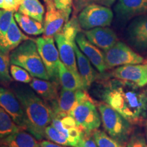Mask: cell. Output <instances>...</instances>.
<instances>
[{"instance_id": "cell-1", "label": "cell", "mask_w": 147, "mask_h": 147, "mask_svg": "<svg viewBox=\"0 0 147 147\" xmlns=\"http://www.w3.org/2000/svg\"><path fill=\"white\" fill-rule=\"evenodd\" d=\"M103 102L117 110L129 122L142 124L147 119V96L135 84L114 78L101 82Z\"/></svg>"}, {"instance_id": "cell-2", "label": "cell", "mask_w": 147, "mask_h": 147, "mask_svg": "<svg viewBox=\"0 0 147 147\" xmlns=\"http://www.w3.org/2000/svg\"><path fill=\"white\" fill-rule=\"evenodd\" d=\"M11 90L23 107L26 118L27 131L38 140L45 138V129L51 124L54 116L52 108L26 84L13 83L11 84Z\"/></svg>"}, {"instance_id": "cell-3", "label": "cell", "mask_w": 147, "mask_h": 147, "mask_svg": "<svg viewBox=\"0 0 147 147\" xmlns=\"http://www.w3.org/2000/svg\"><path fill=\"white\" fill-rule=\"evenodd\" d=\"M10 64L18 65L28 71L34 78L51 80L38 51L36 40L23 42L10 53Z\"/></svg>"}, {"instance_id": "cell-4", "label": "cell", "mask_w": 147, "mask_h": 147, "mask_svg": "<svg viewBox=\"0 0 147 147\" xmlns=\"http://www.w3.org/2000/svg\"><path fill=\"white\" fill-rule=\"evenodd\" d=\"M80 29L78 18L74 15L65 23L62 30L55 35L54 38L62 63L77 78L82 80L78 72L74 49L76 38L77 34L80 32Z\"/></svg>"}, {"instance_id": "cell-5", "label": "cell", "mask_w": 147, "mask_h": 147, "mask_svg": "<svg viewBox=\"0 0 147 147\" xmlns=\"http://www.w3.org/2000/svg\"><path fill=\"white\" fill-rule=\"evenodd\" d=\"M70 115L74 119L77 125L89 134L98 129L102 122L96 102L86 90L76 91V103Z\"/></svg>"}, {"instance_id": "cell-6", "label": "cell", "mask_w": 147, "mask_h": 147, "mask_svg": "<svg viewBox=\"0 0 147 147\" xmlns=\"http://www.w3.org/2000/svg\"><path fill=\"white\" fill-rule=\"evenodd\" d=\"M97 106L103 127L108 135L125 144L133 131L132 124L106 103L97 102Z\"/></svg>"}, {"instance_id": "cell-7", "label": "cell", "mask_w": 147, "mask_h": 147, "mask_svg": "<svg viewBox=\"0 0 147 147\" xmlns=\"http://www.w3.org/2000/svg\"><path fill=\"white\" fill-rule=\"evenodd\" d=\"M113 12L108 7L92 4L82 9L79 13L78 20L80 26L84 30L111 25Z\"/></svg>"}, {"instance_id": "cell-8", "label": "cell", "mask_w": 147, "mask_h": 147, "mask_svg": "<svg viewBox=\"0 0 147 147\" xmlns=\"http://www.w3.org/2000/svg\"><path fill=\"white\" fill-rule=\"evenodd\" d=\"M38 51L51 80L59 81V53L52 37L41 36L36 40Z\"/></svg>"}, {"instance_id": "cell-9", "label": "cell", "mask_w": 147, "mask_h": 147, "mask_svg": "<svg viewBox=\"0 0 147 147\" xmlns=\"http://www.w3.org/2000/svg\"><path fill=\"white\" fill-rule=\"evenodd\" d=\"M106 68L144 62V58L122 42H117L109 50L104 52Z\"/></svg>"}, {"instance_id": "cell-10", "label": "cell", "mask_w": 147, "mask_h": 147, "mask_svg": "<svg viewBox=\"0 0 147 147\" xmlns=\"http://www.w3.org/2000/svg\"><path fill=\"white\" fill-rule=\"evenodd\" d=\"M0 107L12 117L17 125L26 130V118L21 102L11 89L0 86Z\"/></svg>"}, {"instance_id": "cell-11", "label": "cell", "mask_w": 147, "mask_h": 147, "mask_svg": "<svg viewBox=\"0 0 147 147\" xmlns=\"http://www.w3.org/2000/svg\"><path fill=\"white\" fill-rule=\"evenodd\" d=\"M111 76L142 88L147 84V63L119 66L112 71Z\"/></svg>"}, {"instance_id": "cell-12", "label": "cell", "mask_w": 147, "mask_h": 147, "mask_svg": "<svg viewBox=\"0 0 147 147\" xmlns=\"http://www.w3.org/2000/svg\"><path fill=\"white\" fill-rule=\"evenodd\" d=\"M70 15L55 7L53 1L47 3V12L45 14L44 36L54 38L63 28L65 23L69 20Z\"/></svg>"}, {"instance_id": "cell-13", "label": "cell", "mask_w": 147, "mask_h": 147, "mask_svg": "<svg viewBox=\"0 0 147 147\" xmlns=\"http://www.w3.org/2000/svg\"><path fill=\"white\" fill-rule=\"evenodd\" d=\"M128 41L138 51L147 49V14L136 18L127 31Z\"/></svg>"}, {"instance_id": "cell-14", "label": "cell", "mask_w": 147, "mask_h": 147, "mask_svg": "<svg viewBox=\"0 0 147 147\" xmlns=\"http://www.w3.org/2000/svg\"><path fill=\"white\" fill-rule=\"evenodd\" d=\"M76 42L80 51L89 59L91 63L100 73L104 72L107 69L104 53L89 42L84 34L80 32H79L76 38Z\"/></svg>"}, {"instance_id": "cell-15", "label": "cell", "mask_w": 147, "mask_h": 147, "mask_svg": "<svg viewBox=\"0 0 147 147\" xmlns=\"http://www.w3.org/2000/svg\"><path fill=\"white\" fill-rule=\"evenodd\" d=\"M84 34L89 42L104 52L111 49L118 42L117 34L108 27H95L86 30Z\"/></svg>"}, {"instance_id": "cell-16", "label": "cell", "mask_w": 147, "mask_h": 147, "mask_svg": "<svg viewBox=\"0 0 147 147\" xmlns=\"http://www.w3.org/2000/svg\"><path fill=\"white\" fill-rule=\"evenodd\" d=\"M115 11L117 17L123 21L145 15L147 14V0H118Z\"/></svg>"}, {"instance_id": "cell-17", "label": "cell", "mask_w": 147, "mask_h": 147, "mask_svg": "<svg viewBox=\"0 0 147 147\" xmlns=\"http://www.w3.org/2000/svg\"><path fill=\"white\" fill-rule=\"evenodd\" d=\"M76 91L61 89L58 98L49 104L52 108L53 117L61 118L67 115H70L71 110L76 105Z\"/></svg>"}, {"instance_id": "cell-18", "label": "cell", "mask_w": 147, "mask_h": 147, "mask_svg": "<svg viewBox=\"0 0 147 147\" xmlns=\"http://www.w3.org/2000/svg\"><path fill=\"white\" fill-rule=\"evenodd\" d=\"M29 39L30 38L24 34L19 29L14 18L6 34L0 40V51L5 54L10 55L21 43Z\"/></svg>"}, {"instance_id": "cell-19", "label": "cell", "mask_w": 147, "mask_h": 147, "mask_svg": "<svg viewBox=\"0 0 147 147\" xmlns=\"http://www.w3.org/2000/svg\"><path fill=\"white\" fill-rule=\"evenodd\" d=\"M59 85V82L38 78H33L32 81L29 83V86L33 90L48 104L58 98Z\"/></svg>"}, {"instance_id": "cell-20", "label": "cell", "mask_w": 147, "mask_h": 147, "mask_svg": "<svg viewBox=\"0 0 147 147\" xmlns=\"http://www.w3.org/2000/svg\"><path fill=\"white\" fill-rule=\"evenodd\" d=\"M74 49L75 52H76V62L79 74L81 77L84 88L86 90H87L89 89L91 84L96 80L98 75L94 68L92 67L91 61L89 60V59L79 49L76 42L74 45Z\"/></svg>"}, {"instance_id": "cell-21", "label": "cell", "mask_w": 147, "mask_h": 147, "mask_svg": "<svg viewBox=\"0 0 147 147\" xmlns=\"http://www.w3.org/2000/svg\"><path fill=\"white\" fill-rule=\"evenodd\" d=\"M2 142L7 147H40L38 140L23 129L3 138Z\"/></svg>"}, {"instance_id": "cell-22", "label": "cell", "mask_w": 147, "mask_h": 147, "mask_svg": "<svg viewBox=\"0 0 147 147\" xmlns=\"http://www.w3.org/2000/svg\"><path fill=\"white\" fill-rule=\"evenodd\" d=\"M59 81L62 89L71 91L86 90L82 80L77 78L71 71H69L61 61L59 66Z\"/></svg>"}, {"instance_id": "cell-23", "label": "cell", "mask_w": 147, "mask_h": 147, "mask_svg": "<svg viewBox=\"0 0 147 147\" xmlns=\"http://www.w3.org/2000/svg\"><path fill=\"white\" fill-rule=\"evenodd\" d=\"M14 16L18 25L25 34L31 36H39L45 32V27L41 22L17 12L14 14Z\"/></svg>"}, {"instance_id": "cell-24", "label": "cell", "mask_w": 147, "mask_h": 147, "mask_svg": "<svg viewBox=\"0 0 147 147\" xmlns=\"http://www.w3.org/2000/svg\"><path fill=\"white\" fill-rule=\"evenodd\" d=\"M18 12L42 23L45 15V8L39 0H23Z\"/></svg>"}, {"instance_id": "cell-25", "label": "cell", "mask_w": 147, "mask_h": 147, "mask_svg": "<svg viewBox=\"0 0 147 147\" xmlns=\"http://www.w3.org/2000/svg\"><path fill=\"white\" fill-rule=\"evenodd\" d=\"M12 117L0 107V139H3L21 129Z\"/></svg>"}, {"instance_id": "cell-26", "label": "cell", "mask_w": 147, "mask_h": 147, "mask_svg": "<svg viewBox=\"0 0 147 147\" xmlns=\"http://www.w3.org/2000/svg\"><path fill=\"white\" fill-rule=\"evenodd\" d=\"M92 136L98 147H126L125 144L113 139L102 130H95L92 133Z\"/></svg>"}, {"instance_id": "cell-27", "label": "cell", "mask_w": 147, "mask_h": 147, "mask_svg": "<svg viewBox=\"0 0 147 147\" xmlns=\"http://www.w3.org/2000/svg\"><path fill=\"white\" fill-rule=\"evenodd\" d=\"M10 55L5 54L0 51V82L8 84L12 82L10 75Z\"/></svg>"}, {"instance_id": "cell-28", "label": "cell", "mask_w": 147, "mask_h": 147, "mask_svg": "<svg viewBox=\"0 0 147 147\" xmlns=\"http://www.w3.org/2000/svg\"><path fill=\"white\" fill-rule=\"evenodd\" d=\"M45 137L48 140L62 145L64 146H69L68 140L65 136L63 135L53 125L50 124L46 128Z\"/></svg>"}, {"instance_id": "cell-29", "label": "cell", "mask_w": 147, "mask_h": 147, "mask_svg": "<svg viewBox=\"0 0 147 147\" xmlns=\"http://www.w3.org/2000/svg\"><path fill=\"white\" fill-rule=\"evenodd\" d=\"M10 72L12 78L18 82L23 84H29L32 81V75L23 67L18 65L11 64Z\"/></svg>"}, {"instance_id": "cell-30", "label": "cell", "mask_w": 147, "mask_h": 147, "mask_svg": "<svg viewBox=\"0 0 147 147\" xmlns=\"http://www.w3.org/2000/svg\"><path fill=\"white\" fill-rule=\"evenodd\" d=\"M116 0H74L73 8L74 14L80 12L82 9L92 4H98L110 7L114 4Z\"/></svg>"}, {"instance_id": "cell-31", "label": "cell", "mask_w": 147, "mask_h": 147, "mask_svg": "<svg viewBox=\"0 0 147 147\" xmlns=\"http://www.w3.org/2000/svg\"><path fill=\"white\" fill-rule=\"evenodd\" d=\"M14 18V12L0 9V40L6 34Z\"/></svg>"}, {"instance_id": "cell-32", "label": "cell", "mask_w": 147, "mask_h": 147, "mask_svg": "<svg viewBox=\"0 0 147 147\" xmlns=\"http://www.w3.org/2000/svg\"><path fill=\"white\" fill-rule=\"evenodd\" d=\"M127 147H147V140L142 134H132L127 142Z\"/></svg>"}, {"instance_id": "cell-33", "label": "cell", "mask_w": 147, "mask_h": 147, "mask_svg": "<svg viewBox=\"0 0 147 147\" xmlns=\"http://www.w3.org/2000/svg\"><path fill=\"white\" fill-rule=\"evenodd\" d=\"M74 0H53V3L57 8L63 10L70 15L73 7Z\"/></svg>"}, {"instance_id": "cell-34", "label": "cell", "mask_w": 147, "mask_h": 147, "mask_svg": "<svg viewBox=\"0 0 147 147\" xmlns=\"http://www.w3.org/2000/svg\"><path fill=\"white\" fill-rule=\"evenodd\" d=\"M75 147H98L91 134L84 133Z\"/></svg>"}, {"instance_id": "cell-35", "label": "cell", "mask_w": 147, "mask_h": 147, "mask_svg": "<svg viewBox=\"0 0 147 147\" xmlns=\"http://www.w3.org/2000/svg\"><path fill=\"white\" fill-rule=\"evenodd\" d=\"M23 0H4L3 10L17 12L21 5Z\"/></svg>"}, {"instance_id": "cell-36", "label": "cell", "mask_w": 147, "mask_h": 147, "mask_svg": "<svg viewBox=\"0 0 147 147\" xmlns=\"http://www.w3.org/2000/svg\"><path fill=\"white\" fill-rule=\"evenodd\" d=\"M40 147H65L49 140H43L40 143Z\"/></svg>"}, {"instance_id": "cell-37", "label": "cell", "mask_w": 147, "mask_h": 147, "mask_svg": "<svg viewBox=\"0 0 147 147\" xmlns=\"http://www.w3.org/2000/svg\"><path fill=\"white\" fill-rule=\"evenodd\" d=\"M3 4H4V0H0V9L3 10Z\"/></svg>"}, {"instance_id": "cell-38", "label": "cell", "mask_w": 147, "mask_h": 147, "mask_svg": "<svg viewBox=\"0 0 147 147\" xmlns=\"http://www.w3.org/2000/svg\"><path fill=\"white\" fill-rule=\"evenodd\" d=\"M44 1H45V3H48L51 2V1H53V0H44Z\"/></svg>"}, {"instance_id": "cell-39", "label": "cell", "mask_w": 147, "mask_h": 147, "mask_svg": "<svg viewBox=\"0 0 147 147\" xmlns=\"http://www.w3.org/2000/svg\"><path fill=\"white\" fill-rule=\"evenodd\" d=\"M146 140H147V123H146Z\"/></svg>"}, {"instance_id": "cell-40", "label": "cell", "mask_w": 147, "mask_h": 147, "mask_svg": "<svg viewBox=\"0 0 147 147\" xmlns=\"http://www.w3.org/2000/svg\"><path fill=\"white\" fill-rule=\"evenodd\" d=\"M0 147H7V146H5V144H3V145H2V146H1Z\"/></svg>"}, {"instance_id": "cell-41", "label": "cell", "mask_w": 147, "mask_h": 147, "mask_svg": "<svg viewBox=\"0 0 147 147\" xmlns=\"http://www.w3.org/2000/svg\"><path fill=\"white\" fill-rule=\"evenodd\" d=\"M145 93H146V96H147V89L145 90Z\"/></svg>"}]
</instances>
